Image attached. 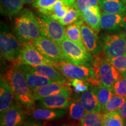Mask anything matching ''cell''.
Listing matches in <instances>:
<instances>
[{
  "instance_id": "cell-1",
  "label": "cell",
  "mask_w": 126,
  "mask_h": 126,
  "mask_svg": "<svg viewBox=\"0 0 126 126\" xmlns=\"http://www.w3.org/2000/svg\"><path fill=\"white\" fill-rule=\"evenodd\" d=\"M1 79L8 83L13 91L15 99L20 103L28 108L34 105V99L32 91L29 88L19 64H14L8 70Z\"/></svg>"
},
{
  "instance_id": "cell-2",
  "label": "cell",
  "mask_w": 126,
  "mask_h": 126,
  "mask_svg": "<svg viewBox=\"0 0 126 126\" xmlns=\"http://www.w3.org/2000/svg\"><path fill=\"white\" fill-rule=\"evenodd\" d=\"M91 67L94 78L88 83L92 86L102 84L111 88L116 81L122 78V75L103 51L94 56Z\"/></svg>"
},
{
  "instance_id": "cell-3",
  "label": "cell",
  "mask_w": 126,
  "mask_h": 126,
  "mask_svg": "<svg viewBox=\"0 0 126 126\" xmlns=\"http://www.w3.org/2000/svg\"><path fill=\"white\" fill-rule=\"evenodd\" d=\"M14 31L17 38L23 43L31 42L41 36L36 15L29 9H23L14 19Z\"/></svg>"
},
{
  "instance_id": "cell-4",
  "label": "cell",
  "mask_w": 126,
  "mask_h": 126,
  "mask_svg": "<svg viewBox=\"0 0 126 126\" xmlns=\"http://www.w3.org/2000/svg\"><path fill=\"white\" fill-rule=\"evenodd\" d=\"M25 43L9 32L4 23L1 24L0 50L1 56L8 61L15 63L19 57Z\"/></svg>"
},
{
  "instance_id": "cell-5",
  "label": "cell",
  "mask_w": 126,
  "mask_h": 126,
  "mask_svg": "<svg viewBox=\"0 0 126 126\" xmlns=\"http://www.w3.org/2000/svg\"><path fill=\"white\" fill-rule=\"evenodd\" d=\"M103 51L109 59L126 54V33L105 34L101 37Z\"/></svg>"
},
{
  "instance_id": "cell-6",
  "label": "cell",
  "mask_w": 126,
  "mask_h": 126,
  "mask_svg": "<svg viewBox=\"0 0 126 126\" xmlns=\"http://www.w3.org/2000/svg\"><path fill=\"white\" fill-rule=\"evenodd\" d=\"M40 28L41 36L60 44L65 37V28L59 20L53 19L39 12L36 15Z\"/></svg>"
},
{
  "instance_id": "cell-7",
  "label": "cell",
  "mask_w": 126,
  "mask_h": 126,
  "mask_svg": "<svg viewBox=\"0 0 126 126\" xmlns=\"http://www.w3.org/2000/svg\"><path fill=\"white\" fill-rule=\"evenodd\" d=\"M67 62L75 65H86L92 60L91 54L70 40L67 36L60 44Z\"/></svg>"
},
{
  "instance_id": "cell-8",
  "label": "cell",
  "mask_w": 126,
  "mask_h": 126,
  "mask_svg": "<svg viewBox=\"0 0 126 126\" xmlns=\"http://www.w3.org/2000/svg\"><path fill=\"white\" fill-rule=\"evenodd\" d=\"M54 67L70 80L81 79L89 82L94 78L92 68L88 66V64L75 65L63 61L56 62Z\"/></svg>"
},
{
  "instance_id": "cell-9",
  "label": "cell",
  "mask_w": 126,
  "mask_h": 126,
  "mask_svg": "<svg viewBox=\"0 0 126 126\" xmlns=\"http://www.w3.org/2000/svg\"><path fill=\"white\" fill-rule=\"evenodd\" d=\"M56 62L47 59L40 53L31 42L25 43L19 57L14 64H23L31 67L41 65L54 66Z\"/></svg>"
},
{
  "instance_id": "cell-10",
  "label": "cell",
  "mask_w": 126,
  "mask_h": 126,
  "mask_svg": "<svg viewBox=\"0 0 126 126\" xmlns=\"http://www.w3.org/2000/svg\"><path fill=\"white\" fill-rule=\"evenodd\" d=\"M31 43L47 59L55 62L65 61L60 45L54 40L40 36Z\"/></svg>"
},
{
  "instance_id": "cell-11",
  "label": "cell",
  "mask_w": 126,
  "mask_h": 126,
  "mask_svg": "<svg viewBox=\"0 0 126 126\" xmlns=\"http://www.w3.org/2000/svg\"><path fill=\"white\" fill-rule=\"evenodd\" d=\"M70 89L62 91L59 94H52L40 99V108L51 109H63L68 106L70 100Z\"/></svg>"
},
{
  "instance_id": "cell-12",
  "label": "cell",
  "mask_w": 126,
  "mask_h": 126,
  "mask_svg": "<svg viewBox=\"0 0 126 126\" xmlns=\"http://www.w3.org/2000/svg\"><path fill=\"white\" fill-rule=\"evenodd\" d=\"M81 31L83 45L88 53L94 56L101 52V43L99 42L97 33L83 21L81 25Z\"/></svg>"
},
{
  "instance_id": "cell-13",
  "label": "cell",
  "mask_w": 126,
  "mask_h": 126,
  "mask_svg": "<svg viewBox=\"0 0 126 126\" xmlns=\"http://www.w3.org/2000/svg\"><path fill=\"white\" fill-rule=\"evenodd\" d=\"M26 114L22 106L14 103L5 113L1 115L0 126H20L24 122Z\"/></svg>"
},
{
  "instance_id": "cell-14",
  "label": "cell",
  "mask_w": 126,
  "mask_h": 126,
  "mask_svg": "<svg viewBox=\"0 0 126 126\" xmlns=\"http://www.w3.org/2000/svg\"><path fill=\"white\" fill-rule=\"evenodd\" d=\"M100 27V29L108 31H116L126 28V12L120 14L102 12Z\"/></svg>"
},
{
  "instance_id": "cell-15",
  "label": "cell",
  "mask_w": 126,
  "mask_h": 126,
  "mask_svg": "<svg viewBox=\"0 0 126 126\" xmlns=\"http://www.w3.org/2000/svg\"><path fill=\"white\" fill-rule=\"evenodd\" d=\"M25 67L30 71L40 76L46 77L56 83H68V79L57 70L53 66L49 65H41L37 67H31L29 65H25Z\"/></svg>"
},
{
  "instance_id": "cell-16",
  "label": "cell",
  "mask_w": 126,
  "mask_h": 126,
  "mask_svg": "<svg viewBox=\"0 0 126 126\" xmlns=\"http://www.w3.org/2000/svg\"><path fill=\"white\" fill-rule=\"evenodd\" d=\"M70 89L68 83H52L46 85L40 86L32 91L33 95L35 100H40L48 96L59 94V93Z\"/></svg>"
},
{
  "instance_id": "cell-17",
  "label": "cell",
  "mask_w": 126,
  "mask_h": 126,
  "mask_svg": "<svg viewBox=\"0 0 126 126\" xmlns=\"http://www.w3.org/2000/svg\"><path fill=\"white\" fill-rule=\"evenodd\" d=\"M100 8L99 5L89 7L81 13L82 20L96 33H98L100 29Z\"/></svg>"
},
{
  "instance_id": "cell-18",
  "label": "cell",
  "mask_w": 126,
  "mask_h": 126,
  "mask_svg": "<svg viewBox=\"0 0 126 126\" xmlns=\"http://www.w3.org/2000/svg\"><path fill=\"white\" fill-rule=\"evenodd\" d=\"M14 93L8 83L1 79L0 83V113H5L14 104Z\"/></svg>"
},
{
  "instance_id": "cell-19",
  "label": "cell",
  "mask_w": 126,
  "mask_h": 126,
  "mask_svg": "<svg viewBox=\"0 0 126 126\" xmlns=\"http://www.w3.org/2000/svg\"><path fill=\"white\" fill-rule=\"evenodd\" d=\"M79 100L87 112H100L98 99L92 85L88 90L81 94Z\"/></svg>"
},
{
  "instance_id": "cell-20",
  "label": "cell",
  "mask_w": 126,
  "mask_h": 126,
  "mask_svg": "<svg viewBox=\"0 0 126 126\" xmlns=\"http://www.w3.org/2000/svg\"><path fill=\"white\" fill-rule=\"evenodd\" d=\"M30 113L34 119L41 120H53L61 119L65 116L66 111L63 109H51L41 108L33 109Z\"/></svg>"
},
{
  "instance_id": "cell-21",
  "label": "cell",
  "mask_w": 126,
  "mask_h": 126,
  "mask_svg": "<svg viewBox=\"0 0 126 126\" xmlns=\"http://www.w3.org/2000/svg\"><path fill=\"white\" fill-rule=\"evenodd\" d=\"M62 0H58L56 3L51 7L38 9L39 12L56 20H60L65 16L68 11L70 9Z\"/></svg>"
},
{
  "instance_id": "cell-22",
  "label": "cell",
  "mask_w": 126,
  "mask_h": 126,
  "mask_svg": "<svg viewBox=\"0 0 126 126\" xmlns=\"http://www.w3.org/2000/svg\"><path fill=\"white\" fill-rule=\"evenodd\" d=\"M19 65L21 67L22 70L25 78H26V81H27L29 88H31L32 91L40 87V86L54 83L51 80H50L49 79L36 74H34L32 72L30 71L29 70L26 68V67L23 64H19Z\"/></svg>"
},
{
  "instance_id": "cell-23",
  "label": "cell",
  "mask_w": 126,
  "mask_h": 126,
  "mask_svg": "<svg viewBox=\"0 0 126 126\" xmlns=\"http://www.w3.org/2000/svg\"><path fill=\"white\" fill-rule=\"evenodd\" d=\"M99 6L103 13L120 14L126 12L124 0H99Z\"/></svg>"
},
{
  "instance_id": "cell-24",
  "label": "cell",
  "mask_w": 126,
  "mask_h": 126,
  "mask_svg": "<svg viewBox=\"0 0 126 126\" xmlns=\"http://www.w3.org/2000/svg\"><path fill=\"white\" fill-rule=\"evenodd\" d=\"M83 20H80L65 28V36L77 45L79 46L85 51H88L83 45L81 31V25Z\"/></svg>"
},
{
  "instance_id": "cell-25",
  "label": "cell",
  "mask_w": 126,
  "mask_h": 126,
  "mask_svg": "<svg viewBox=\"0 0 126 126\" xmlns=\"http://www.w3.org/2000/svg\"><path fill=\"white\" fill-rule=\"evenodd\" d=\"M0 1L1 13L8 16L18 14L25 4L22 0H0Z\"/></svg>"
},
{
  "instance_id": "cell-26",
  "label": "cell",
  "mask_w": 126,
  "mask_h": 126,
  "mask_svg": "<svg viewBox=\"0 0 126 126\" xmlns=\"http://www.w3.org/2000/svg\"><path fill=\"white\" fill-rule=\"evenodd\" d=\"M93 88L98 99L100 112H103L105 106L113 96L112 89L111 87H109L102 84L97 86H93Z\"/></svg>"
},
{
  "instance_id": "cell-27",
  "label": "cell",
  "mask_w": 126,
  "mask_h": 126,
  "mask_svg": "<svg viewBox=\"0 0 126 126\" xmlns=\"http://www.w3.org/2000/svg\"><path fill=\"white\" fill-rule=\"evenodd\" d=\"M69 114L72 119L81 121L86 112L84 106L79 99L71 100L68 105Z\"/></svg>"
},
{
  "instance_id": "cell-28",
  "label": "cell",
  "mask_w": 126,
  "mask_h": 126,
  "mask_svg": "<svg viewBox=\"0 0 126 126\" xmlns=\"http://www.w3.org/2000/svg\"><path fill=\"white\" fill-rule=\"evenodd\" d=\"M81 126H104L101 112H87L81 121Z\"/></svg>"
},
{
  "instance_id": "cell-29",
  "label": "cell",
  "mask_w": 126,
  "mask_h": 126,
  "mask_svg": "<svg viewBox=\"0 0 126 126\" xmlns=\"http://www.w3.org/2000/svg\"><path fill=\"white\" fill-rule=\"evenodd\" d=\"M102 116L104 126H125L124 120L117 111L103 113Z\"/></svg>"
},
{
  "instance_id": "cell-30",
  "label": "cell",
  "mask_w": 126,
  "mask_h": 126,
  "mask_svg": "<svg viewBox=\"0 0 126 126\" xmlns=\"http://www.w3.org/2000/svg\"><path fill=\"white\" fill-rule=\"evenodd\" d=\"M80 20H82L81 12L76 8L72 7L68 11L65 16L59 21L61 25L65 26L74 23Z\"/></svg>"
},
{
  "instance_id": "cell-31",
  "label": "cell",
  "mask_w": 126,
  "mask_h": 126,
  "mask_svg": "<svg viewBox=\"0 0 126 126\" xmlns=\"http://www.w3.org/2000/svg\"><path fill=\"white\" fill-rule=\"evenodd\" d=\"M125 100V97L120 96L113 94V96L104 108L103 113L117 111L118 110L122 107Z\"/></svg>"
},
{
  "instance_id": "cell-32",
  "label": "cell",
  "mask_w": 126,
  "mask_h": 126,
  "mask_svg": "<svg viewBox=\"0 0 126 126\" xmlns=\"http://www.w3.org/2000/svg\"><path fill=\"white\" fill-rule=\"evenodd\" d=\"M109 60L122 77H126V54Z\"/></svg>"
},
{
  "instance_id": "cell-33",
  "label": "cell",
  "mask_w": 126,
  "mask_h": 126,
  "mask_svg": "<svg viewBox=\"0 0 126 126\" xmlns=\"http://www.w3.org/2000/svg\"><path fill=\"white\" fill-rule=\"evenodd\" d=\"M113 94L126 98V77H122L113 85Z\"/></svg>"
},
{
  "instance_id": "cell-34",
  "label": "cell",
  "mask_w": 126,
  "mask_h": 126,
  "mask_svg": "<svg viewBox=\"0 0 126 126\" xmlns=\"http://www.w3.org/2000/svg\"><path fill=\"white\" fill-rule=\"evenodd\" d=\"M68 83L69 85L72 86L75 92L77 94H82L89 89V83L85 80L81 79H74Z\"/></svg>"
},
{
  "instance_id": "cell-35",
  "label": "cell",
  "mask_w": 126,
  "mask_h": 126,
  "mask_svg": "<svg viewBox=\"0 0 126 126\" xmlns=\"http://www.w3.org/2000/svg\"><path fill=\"white\" fill-rule=\"evenodd\" d=\"M99 0H75L73 7L82 12L89 7L98 5Z\"/></svg>"
},
{
  "instance_id": "cell-36",
  "label": "cell",
  "mask_w": 126,
  "mask_h": 126,
  "mask_svg": "<svg viewBox=\"0 0 126 126\" xmlns=\"http://www.w3.org/2000/svg\"><path fill=\"white\" fill-rule=\"evenodd\" d=\"M58 0H34L32 6L37 9L46 8L53 5Z\"/></svg>"
},
{
  "instance_id": "cell-37",
  "label": "cell",
  "mask_w": 126,
  "mask_h": 126,
  "mask_svg": "<svg viewBox=\"0 0 126 126\" xmlns=\"http://www.w3.org/2000/svg\"><path fill=\"white\" fill-rule=\"evenodd\" d=\"M117 112L122 116L124 121H126V98L122 107L118 110Z\"/></svg>"
},
{
  "instance_id": "cell-38",
  "label": "cell",
  "mask_w": 126,
  "mask_h": 126,
  "mask_svg": "<svg viewBox=\"0 0 126 126\" xmlns=\"http://www.w3.org/2000/svg\"><path fill=\"white\" fill-rule=\"evenodd\" d=\"M62 1L70 8L73 7L75 2V0H62Z\"/></svg>"
},
{
  "instance_id": "cell-39",
  "label": "cell",
  "mask_w": 126,
  "mask_h": 126,
  "mask_svg": "<svg viewBox=\"0 0 126 126\" xmlns=\"http://www.w3.org/2000/svg\"><path fill=\"white\" fill-rule=\"evenodd\" d=\"M23 126H41L39 124L37 123H28L26 124H25Z\"/></svg>"
},
{
  "instance_id": "cell-40",
  "label": "cell",
  "mask_w": 126,
  "mask_h": 126,
  "mask_svg": "<svg viewBox=\"0 0 126 126\" xmlns=\"http://www.w3.org/2000/svg\"><path fill=\"white\" fill-rule=\"evenodd\" d=\"M25 4H33L34 0H22Z\"/></svg>"
},
{
  "instance_id": "cell-41",
  "label": "cell",
  "mask_w": 126,
  "mask_h": 126,
  "mask_svg": "<svg viewBox=\"0 0 126 126\" xmlns=\"http://www.w3.org/2000/svg\"><path fill=\"white\" fill-rule=\"evenodd\" d=\"M63 126H78L74 125V124H66V125H64Z\"/></svg>"
},
{
  "instance_id": "cell-42",
  "label": "cell",
  "mask_w": 126,
  "mask_h": 126,
  "mask_svg": "<svg viewBox=\"0 0 126 126\" xmlns=\"http://www.w3.org/2000/svg\"><path fill=\"white\" fill-rule=\"evenodd\" d=\"M124 2H125V4H126V0H124Z\"/></svg>"
},
{
  "instance_id": "cell-43",
  "label": "cell",
  "mask_w": 126,
  "mask_h": 126,
  "mask_svg": "<svg viewBox=\"0 0 126 126\" xmlns=\"http://www.w3.org/2000/svg\"><path fill=\"white\" fill-rule=\"evenodd\" d=\"M125 126H126V123L125 124Z\"/></svg>"
}]
</instances>
